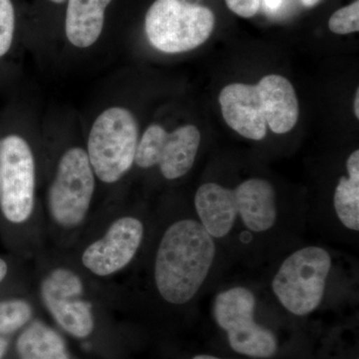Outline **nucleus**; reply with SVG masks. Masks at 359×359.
Masks as SVG:
<instances>
[{
  "label": "nucleus",
  "mask_w": 359,
  "mask_h": 359,
  "mask_svg": "<svg viewBox=\"0 0 359 359\" xmlns=\"http://www.w3.org/2000/svg\"><path fill=\"white\" fill-rule=\"evenodd\" d=\"M302 4H304V6L306 7H313L316 6L320 0H302Z\"/></svg>",
  "instance_id": "26"
},
{
  "label": "nucleus",
  "mask_w": 359,
  "mask_h": 359,
  "mask_svg": "<svg viewBox=\"0 0 359 359\" xmlns=\"http://www.w3.org/2000/svg\"><path fill=\"white\" fill-rule=\"evenodd\" d=\"M40 292L47 311L68 334L85 339L93 332V311L76 273L65 268L53 269L42 280Z\"/></svg>",
  "instance_id": "8"
},
{
  "label": "nucleus",
  "mask_w": 359,
  "mask_h": 359,
  "mask_svg": "<svg viewBox=\"0 0 359 359\" xmlns=\"http://www.w3.org/2000/svg\"><path fill=\"white\" fill-rule=\"evenodd\" d=\"M328 27L335 34L346 35L358 32L359 0L342 7L330 16Z\"/></svg>",
  "instance_id": "20"
},
{
  "label": "nucleus",
  "mask_w": 359,
  "mask_h": 359,
  "mask_svg": "<svg viewBox=\"0 0 359 359\" xmlns=\"http://www.w3.org/2000/svg\"><path fill=\"white\" fill-rule=\"evenodd\" d=\"M347 176L340 177L334 194V209L339 223L346 230L359 231V151L346 160Z\"/></svg>",
  "instance_id": "17"
},
{
  "label": "nucleus",
  "mask_w": 359,
  "mask_h": 359,
  "mask_svg": "<svg viewBox=\"0 0 359 359\" xmlns=\"http://www.w3.org/2000/svg\"><path fill=\"white\" fill-rule=\"evenodd\" d=\"M138 135V125L129 110L112 107L101 113L90 131L86 152L97 178L116 183L131 169Z\"/></svg>",
  "instance_id": "4"
},
{
  "label": "nucleus",
  "mask_w": 359,
  "mask_h": 359,
  "mask_svg": "<svg viewBox=\"0 0 359 359\" xmlns=\"http://www.w3.org/2000/svg\"><path fill=\"white\" fill-rule=\"evenodd\" d=\"M219 102L224 121L233 131L254 141L266 136L268 125L257 85H226L219 92Z\"/></svg>",
  "instance_id": "11"
},
{
  "label": "nucleus",
  "mask_w": 359,
  "mask_h": 359,
  "mask_svg": "<svg viewBox=\"0 0 359 359\" xmlns=\"http://www.w3.org/2000/svg\"><path fill=\"white\" fill-rule=\"evenodd\" d=\"M256 306L254 292L243 285H235L216 295L212 316L226 332L235 353L252 358H271L278 351V340L273 332L255 320Z\"/></svg>",
  "instance_id": "5"
},
{
  "label": "nucleus",
  "mask_w": 359,
  "mask_h": 359,
  "mask_svg": "<svg viewBox=\"0 0 359 359\" xmlns=\"http://www.w3.org/2000/svg\"><path fill=\"white\" fill-rule=\"evenodd\" d=\"M218 257V243L199 219L184 218L165 230L156 250L154 283L171 306L191 304L204 289Z\"/></svg>",
  "instance_id": "1"
},
{
  "label": "nucleus",
  "mask_w": 359,
  "mask_h": 359,
  "mask_svg": "<svg viewBox=\"0 0 359 359\" xmlns=\"http://www.w3.org/2000/svg\"><path fill=\"white\" fill-rule=\"evenodd\" d=\"M15 13L11 0H0V57L6 55L13 44Z\"/></svg>",
  "instance_id": "21"
},
{
  "label": "nucleus",
  "mask_w": 359,
  "mask_h": 359,
  "mask_svg": "<svg viewBox=\"0 0 359 359\" xmlns=\"http://www.w3.org/2000/svg\"><path fill=\"white\" fill-rule=\"evenodd\" d=\"M112 0H68L65 33L70 43L87 48L102 33L105 11Z\"/></svg>",
  "instance_id": "15"
},
{
  "label": "nucleus",
  "mask_w": 359,
  "mask_h": 359,
  "mask_svg": "<svg viewBox=\"0 0 359 359\" xmlns=\"http://www.w3.org/2000/svg\"><path fill=\"white\" fill-rule=\"evenodd\" d=\"M224 1L231 11L244 18L256 15L261 6V0H224Z\"/></svg>",
  "instance_id": "22"
},
{
  "label": "nucleus",
  "mask_w": 359,
  "mask_h": 359,
  "mask_svg": "<svg viewBox=\"0 0 359 359\" xmlns=\"http://www.w3.org/2000/svg\"><path fill=\"white\" fill-rule=\"evenodd\" d=\"M0 198H1V191H0Z\"/></svg>",
  "instance_id": "29"
},
{
  "label": "nucleus",
  "mask_w": 359,
  "mask_h": 359,
  "mask_svg": "<svg viewBox=\"0 0 359 359\" xmlns=\"http://www.w3.org/2000/svg\"><path fill=\"white\" fill-rule=\"evenodd\" d=\"M145 236L143 222L126 216L116 219L102 238L84 250V268L97 276H109L122 271L136 257Z\"/></svg>",
  "instance_id": "9"
},
{
  "label": "nucleus",
  "mask_w": 359,
  "mask_h": 359,
  "mask_svg": "<svg viewBox=\"0 0 359 359\" xmlns=\"http://www.w3.org/2000/svg\"><path fill=\"white\" fill-rule=\"evenodd\" d=\"M193 359H223L217 358V356L209 355V354H199V355H196Z\"/></svg>",
  "instance_id": "27"
},
{
  "label": "nucleus",
  "mask_w": 359,
  "mask_h": 359,
  "mask_svg": "<svg viewBox=\"0 0 359 359\" xmlns=\"http://www.w3.org/2000/svg\"><path fill=\"white\" fill-rule=\"evenodd\" d=\"M353 110L354 115L356 116V118H359V89H356L355 97H354V103H353Z\"/></svg>",
  "instance_id": "25"
},
{
  "label": "nucleus",
  "mask_w": 359,
  "mask_h": 359,
  "mask_svg": "<svg viewBox=\"0 0 359 359\" xmlns=\"http://www.w3.org/2000/svg\"><path fill=\"white\" fill-rule=\"evenodd\" d=\"M20 359H70L65 339L53 328L32 321L16 342Z\"/></svg>",
  "instance_id": "16"
},
{
  "label": "nucleus",
  "mask_w": 359,
  "mask_h": 359,
  "mask_svg": "<svg viewBox=\"0 0 359 359\" xmlns=\"http://www.w3.org/2000/svg\"><path fill=\"white\" fill-rule=\"evenodd\" d=\"M332 269V256L325 248H299L278 266L271 280V290L289 313L309 316L323 304Z\"/></svg>",
  "instance_id": "2"
},
{
  "label": "nucleus",
  "mask_w": 359,
  "mask_h": 359,
  "mask_svg": "<svg viewBox=\"0 0 359 359\" xmlns=\"http://www.w3.org/2000/svg\"><path fill=\"white\" fill-rule=\"evenodd\" d=\"M257 87L269 128L276 134L289 133L299 117V100L290 80L282 75H266Z\"/></svg>",
  "instance_id": "13"
},
{
  "label": "nucleus",
  "mask_w": 359,
  "mask_h": 359,
  "mask_svg": "<svg viewBox=\"0 0 359 359\" xmlns=\"http://www.w3.org/2000/svg\"><path fill=\"white\" fill-rule=\"evenodd\" d=\"M94 190L95 174L86 151H66L49 189L48 208L53 221L65 229L79 226L88 214Z\"/></svg>",
  "instance_id": "6"
},
{
  "label": "nucleus",
  "mask_w": 359,
  "mask_h": 359,
  "mask_svg": "<svg viewBox=\"0 0 359 359\" xmlns=\"http://www.w3.org/2000/svg\"><path fill=\"white\" fill-rule=\"evenodd\" d=\"M0 207L13 224L32 215L35 198V162L25 139L11 135L0 141Z\"/></svg>",
  "instance_id": "7"
},
{
  "label": "nucleus",
  "mask_w": 359,
  "mask_h": 359,
  "mask_svg": "<svg viewBox=\"0 0 359 359\" xmlns=\"http://www.w3.org/2000/svg\"><path fill=\"white\" fill-rule=\"evenodd\" d=\"M201 132L194 125H185L168 133L159 163L161 174L173 181L192 169L201 145Z\"/></svg>",
  "instance_id": "14"
},
{
  "label": "nucleus",
  "mask_w": 359,
  "mask_h": 359,
  "mask_svg": "<svg viewBox=\"0 0 359 359\" xmlns=\"http://www.w3.org/2000/svg\"><path fill=\"white\" fill-rule=\"evenodd\" d=\"M49 1L53 2V4H65L66 0H49Z\"/></svg>",
  "instance_id": "28"
},
{
  "label": "nucleus",
  "mask_w": 359,
  "mask_h": 359,
  "mask_svg": "<svg viewBox=\"0 0 359 359\" xmlns=\"http://www.w3.org/2000/svg\"><path fill=\"white\" fill-rule=\"evenodd\" d=\"M233 192L237 231H248L255 238L273 231L278 222V197L269 180L252 177L238 184Z\"/></svg>",
  "instance_id": "10"
},
{
  "label": "nucleus",
  "mask_w": 359,
  "mask_h": 359,
  "mask_svg": "<svg viewBox=\"0 0 359 359\" xmlns=\"http://www.w3.org/2000/svg\"><path fill=\"white\" fill-rule=\"evenodd\" d=\"M194 205L197 219L217 243L236 236L237 210L233 189L216 182L202 184L196 191Z\"/></svg>",
  "instance_id": "12"
},
{
  "label": "nucleus",
  "mask_w": 359,
  "mask_h": 359,
  "mask_svg": "<svg viewBox=\"0 0 359 359\" xmlns=\"http://www.w3.org/2000/svg\"><path fill=\"white\" fill-rule=\"evenodd\" d=\"M32 314V306L25 299L0 302V359L6 355L11 337L29 323Z\"/></svg>",
  "instance_id": "18"
},
{
  "label": "nucleus",
  "mask_w": 359,
  "mask_h": 359,
  "mask_svg": "<svg viewBox=\"0 0 359 359\" xmlns=\"http://www.w3.org/2000/svg\"><path fill=\"white\" fill-rule=\"evenodd\" d=\"M7 271H8V266L6 262L0 257V283L6 278Z\"/></svg>",
  "instance_id": "24"
},
{
  "label": "nucleus",
  "mask_w": 359,
  "mask_h": 359,
  "mask_svg": "<svg viewBox=\"0 0 359 359\" xmlns=\"http://www.w3.org/2000/svg\"><path fill=\"white\" fill-rule=\"evenodd\" d=\"M214 27L212 11L184 0H156L145 18L149 42L170 54L198 48L209 39Z\"/></svg>",
  "instance_id": "3"
},
{
  "label": "nucleus",
  "mask_w": 359,
  "mask_h": 359,
  "mask_svg": "<svg viewBox=\"0 0 359 359\" xmlns=\"http://www.w3.org/2000/svg\"><path fill=\"white\" fill-rule=\"evenodd\" d=\"M168 133L159 125H151L137 145L135 163L142 169L157 166Z\"/></svg>",
  "instance_id": "19"
},
{
  "label": "nucleus",
  "mask_w": 359,
  "mask_h": 359,
  "mask_svg": "<svg viewBox=\"0 0 359 359\" xmlns=\"http://www.w3.org/2000/svg\"><path fill=\"white\" fill-rule=\"evenodd\" d=\"M283 0H264V6L269 11H276L282 6Z\"/></svg>",
  "instance_id": "23"
}]
</instances>
